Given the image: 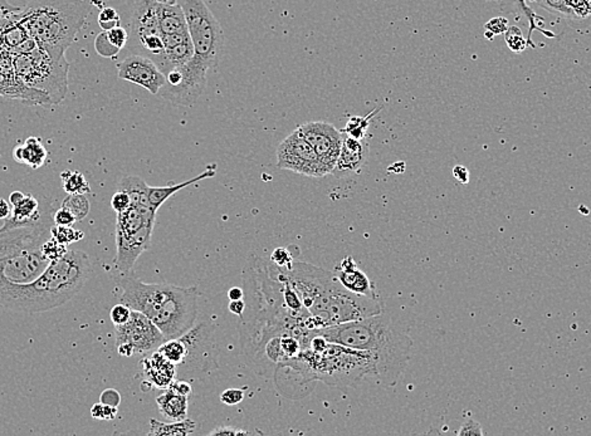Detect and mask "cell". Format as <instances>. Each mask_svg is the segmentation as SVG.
<instances>
[{
  "instance_id": "obj_1",
  "label": "cell",
  "mask_w": 591,
  "mask_h": 436,
  "mask_svg": "<svg viewBox=\"0 0 591 436\" xmlns=\"http://www.w3.org/2000/svg\"><path fill=\"white\" fill-rule=\"evenodd\" d=\"M282 269L297 289L316 330L361 320L384 311L380 297L352 293L333 272L296 260L290 268Z\"/></svg>"
},
{
  "instance_id": "obj_2",
  "label": "cell",
  "mask_w": 591,
  "mask_h": 436,
  "mask_svg": "<svg viewBox=\"0 0 591 436\" xmlns=\"http://www.w3.org/2000/svg\"><path fill=\"white\" fill-rule=\"evenodd\" d=\"M312 331L328 342L370 352L377 361L376 381L384 387L396 385L407 367L413 347V339L407 331L384 311L361 320Z\"/></svg>"
},
{
  "instance_id": "obj_3",
  "label": "cell",
  "mask_w": 591,
  "mask_h": 436,
  "mask_svg": "<svg viewBox=\"0 0 591 436\" xmlns=\"http://www.w3.org/2000/svg\"><path fill=\"white\" fill-rule=\"evenodd\" d=\"M310 333L300 356L286 363L300 386L322 381L328 386L354 388L368 377L377 380V361L370 352L328 342L314 331Z\"/></svg>"
},
{
  "instance_id": "obj_4",
  "label": "cell",
  "mask_w": 591,
  "mask_h": 436,
  "mask_svg": "<svg viewBox=\"0 0 591 436\" xmlns=\"http://www.w3.org/2000/svg\"><path fill=\"white\" fill-rule=\"evenodd\" d=\"M92 273L86 253L68 251L61 259L50 262L36 281L8 289L0 295V307L42 314L61 307L83 288Z\"/></svg>"
},
{
  "instance_id": "obj_5",
  "label": "cell",
  "mask_w": 591,
  "mask_h": 436,
  "mask_svg": "<svg viewBox=\"0 0 591 436\" xmlns=\"http://www.w3.org/2000/svg\"><path fill=\"white\" fill-rule=\"evenodd\" d=\"M120 302L148 316L165 339L181 337L195 325L197 287H178L167 283H145L130 274H121Z\"/></svg>"
},
{
  "instance_id": "obj_6",
  "label": "cell",
  "mask_w": 591,
  "mask_h": 436,
  "mask_svg": "<svg viewBox=\"0 0 591 436\" xmlns=\"http://www.w3.org/2000/svg\"><path fill=\"white\" fill-rule=\"evenodd\" d=\"M92 10L87 0H29L13 18L36 39L38 47L55 61L66 52Z\"/></svg>"
},
{
  "instance_id": "obj_7",
  "label": "cell",
  "mask_w": 591,
  "mask_h": 436,
  "mask_svg": "<svg viewBox=\"0 0 591 436\" xmlns=\"http://www.w3.org/2000/svg\"><path fill=\"white\" fill-rule=\"evenodd\" d=\"M155 211L150 204L131 203L116 218V257L113 265L121 274H130L136 260L151 246Z\"/></svg>"
},
{
  "instance_id": "obj_8",
  "label": "cell",
  "mask_w": 591,
  "mask_h": 436,
  "mask_svg": "<svg viewBox=\"0 0 591 436\" xmlns=\"http://www.w3.org/2000/svg\"><path fill=\"white\" fill-rule=\"evenodd\" d=\"M184 10L188 31L194 47L191 61L209 71L222 59L224 33L204 0H179Z\"/></svg>"
},
{
  "instance_id": "obj_9",
  "label": "cell",
  "mask_w": 591,
  "mask_h": 436,
  "mask_svg": "<svg viewBox=\"0 0 591 436\" xmlns=\"http://www.w3.org/2000/svg\"><path fill=\"white\" fill-rule=\"evenodd\" d=\"M67 59L55 61L38 47L29 55H17L14 61L15 76L29 88L46 93L52 105L62 102L67 93Z\"/></svg>"
},
{
  "instance_id": "obj_10",
  "label": "cell",
  "mask_w": 591,
  "mask_h": 436,
  "mask_svg": "<svg viewBox=\"0 0 591 436\" xmlns=\"http://www.w3.org/2000/svg\"><path fill=\"white\" fill-rule=\"evenodd\" d=\"M156 9L158 1L155 0H135L130 19L129 36L134 55H146L154 59L165 50Z\"/></svg>"
},
{
  "instance_id": "obj_11",
  "label": "cell",
  "mask_w": 591,
  "mask_h": 436,
  "mask_svg": "<svg viewBox=\"0 0 591 436\" xmlns=\"http://www.w3.org/2000/svg\"><path fill=\"white\" fill-rule=\"evenodd\" d=\"M208 69L190 61L183 67L174 68L165 76L167 82L158 96L174 106H193L203 94L208 82Z\"/></svg>"
},
{
  "instance_id": "obj_12",
  "label": "cell",
  "mask_w": 591,
  "mask_h": 436,
  "mask_svg": "<svg viewBox=\"0 0 591 436\" xmlns=\"http://www.w3.org/2000/svg\"><path fill=\"white\" fill-rule=\"evenodd\" d=\"M277 166L282 170H290L310 178H324L330 175L314 148L302 136L298 129H296L279 143L277 148Z\"/></svg>"
},
{
  "instance_id": "obj_13",
  "label": "cell",
  "mask_w": 591,
  "mask_h": 436,
  "mask_svg": "<svg viewBox=\"0 0 591 436\" xmlns=\"http://www.w3.org/2000/svg\"><path fill=\"white\" fill-rule=\"evenodd\" d=\"M50 263L41 248L0 258V295L8 289L36 281Z\"/></svg>"
},
{
  "instance_id": "obj_14",
  "label": "cell",
  "mask_w": 591,
  "mask_h": 436,
  "mask_svg": "<svg viewBox=\"0 0 591 436\" xmlns=\"http://www.w3.org/2000/svg\"><path fill=\"white\" fill-rule=\"evenodd\" d=\"M53 214L46 213L43 219L33 225L0 227V258L25 252L28 249L42 248L44 241L50 239V227H53Z\"/></svg>"
},
{
  "instance_id": "obj_15",
  "label": "cell",
  "mask_w": 591,
  "mask_h": 436,
  "mask_svg": "<svg viewBox=\"0 0 591 436\" xmlns=\"http://www.w3.org/2000/svg\"><path fill=\"white\" fill-rule=\"evenodd\" d=\"M115 330L116 344H131L136 353L141 355L154 352L167 341L154 322L135 309H132L130 320L121 326H115Z\"/></svg>"
},
{
  "instance_id": "obj_16",
  "label": "cell",
  "mask_w": 591,
  "mask_h": 436,
  "mask_svg": "<svg viewBox=\"0 0 591 436\" xmlns=\"http://www.w3.org/2000/svg\"><path fill=\"white\" fill-rule=\"evenodd\" d=\"M302 136L314 148L330 175L333 174L342 145V134L331 123L314 121L298 126Z\"/></svg>"
},
{
  "instance_id": "obj_17",
  "label": "cell",
  "mask_w": 591,
  "mask_h": 436,
  "mask_svg": "<svg viewBox=\"0 0 591 436\" xmlns=\"http://www.w3.org/2000/svg\"><path fill=\"white\" fill-rule=\"evenodd\" d=\"M213 331V325L203 322L197 326L191 327L189 331L181 336V339L186 346L188 355L183 366L179 367V372H191L197 370L204 371L209 365L216 363L214 356L211 355Z\"/></svg>"
},
{
  "instance_id": "obj_18",
  "label": "cell",
  "mask_w": 591,
  "mask_h": 436,
  "mask_svg": "<svg viewBox=\"0 0 591 436\" xmlns=\"http://www.w3.org/2000/svg\"><path fill=\"white\" fill-rule=\"evenodd\" d=\"M120 80H127L148 90L151 94H158L165 85L167 77L155 62L146 55H130L118 64Z\"/></svg>"
},
{
  "instance_id": "obj_19",
  "label": "cell",
  "mask_w": 591,
  "mask_h": 436,
  "mask_svg": "<svg viewBox=\"0 0 591 436\" xmlns=\"http://www.w3.org/2000/svg\"><path fill=\"white\" fill-rule=\"evenodd\" d=\"M342 134V132H341ZM370 148L368 142L356 140L342 134V145L333 174L338 178L350 176L361 171L369 160Z\"/></svg>"
},
{
  "instance_id": "obj_20",
  "label": "cell",
  "mask_w": 591,
  "mask_h": 436,
  "mask_svg": "<svg viewBox=\"0 0 591 436\" xmlns=\"http://www.w3.org/2000/svg\"><path fill=\"white\" fill-rule=\"evenodd\" d=\"M333 273L339 279V282L352 293L368 297H380L377 295L374 283L370 281L369 276L363 271L357 268L355 260L350 255L345 257L340 262L339 265H336Z\"/></svg>"
},
{
  "instance_id": "obj_21",
  "label": "cell",
  "mask_w": 591,
  "mask_h": 436,
  "mask_svg": "<svg viewBox=\"0 0 591 436\" xmlns=\"http://www.w3.org/2000/svg\"><path fill=\"white\" fill-rule=\"evenodd\" d=\"M140 363L146 381L156 388L165 390L175 381L178 375L176 366L162 356L158 350L151 352L150 356L144 357Z\"/></svg>"
},
{
  "instance_id": "obj_22",
  "label": "cell",
  "mask_w": 591,
  "mask_h": 436,
  "mask_svg": "<svg viewBox=\"0 0 591 436\" xmlns=\"http://www.w3.org/2000/svg\"><path fill=\"white\" fill-rule=\"evenodd\" d=\"M43 211L41 210V204L32 194H25L19 202L12 205V214L4 220L6 227H22L33 225L43 219Z\"/></svg>"
},
{
  "instance_id": "obj_23",
  "label": "cell",
  "mask_w": 591,
  "mask_h": 436,
  "mask_svg": "<svg viewBox=\"0 0 591 436\" xmlns=\"http://www.w3.org/2000/svg\"><path fill=\"white\" fill-rule=\"evenodd\" d=\"M13 157L20 165H28L33 170L46 165L48 159V151L44 148L42 140L36 136H31L25 143H19L13 148Z\"/></svg>"
},
{
  "instance_id": "obj_24",
  "label": "cell",
  "mask_w": 591,
  "mask_h": 436,
  "mask_svg": "<svg viewBox=\"0 0 591 436\" xmlns=\"http://www.w3.org/2000/svg\"><path fill=\"white\" fill-rule=\"evenodd\" d=\"M216 175V164H210L200 175L190 178V180L183 181L180 184L160 186V188H158V186H148V202H150V205H151V208L155 211H158V209L160 208L161 205L165 203L167 199H170L173 195H175L178 191L184 189V188H188L189 185L197 184L199 181L205 180V178H214Z\"/></svg>"
},
{
  "instance_id": "obj_25",
  "label": "cell",
  "mask_w": 591,
  "mask_h": 436,
  "mask_svg": "<svg viewBox=\"0 0 591 436\" xmlns=\"http://www.w3.org/2000/svg\"><path fill=\"white\" fill-rule=\"evenodd\" d=\"M156 404L161 415L170 421H181L188 419L189 398L174 391L172 387L165 388L156 398Z\"/></svg>"
},
{
  "instance_id": "obj_26",
  "label": "cell",
  "mask_w": 591,
  "mask_h": 436,
  "mask_svg": "<svg viewBox=\"0 0 591 436\" xmlns=\"http://www.w3.org/2000/svg\"><path fill=\"white\" fill-rule=\"evenodd\" d=\"M156 10H158V19H159L162 36L188 31L184 10L179 3L174 4V6H167V4L158 3Z\"/></svg>"
},
{
  "instance_id": "obj_27",
  "label": "cell",
  "mask_w": 591,
  "mask_h": 436,
  "mask_svg": "<svg viewBox=\"0 0 591 436\" xmlns=\"http://www.w3.org/2000/svg\"><path fill=\"white\" fill-rule=\"evenodd\" d=\"M195 428L197 425L190 419H185L181 421H172V423H161L156 419H151L148 435L186 436L193 434L195 431Z\"/></svg>"
},
{
  "instance_id": "obj_28",
  "label": "cell",
  "mask_w": 591,
  "mask_h": 436,
  "mask_svg": "<svg viewBox=\"0 0 591 436\" xmlns=\"http://www.w3.org/2000/svg\"><path fill=\"white\" fill-rule=\"evenodd\" d=\"M515 4L517 6L520 14L524 15L527 18V22H529V31H527V37H526L529 47L534 48V50L536 48V44L532 41V33L535 31H540L545 37H556L552 31H548L545 28V18L537 15L535 10H532L531 6H527V0H515Z\"/></svg>"
},
{
  "instance_id": "obj_29",
  "label": "cell",
  "mask_w": 591,
  "mask_h": 436,
  "mask_svg": "<svg viewBox=\"0 0 591 436\" xmlns=\"http://www.w3.org/2000/svg\"><path fill=\"white\" fill-rule=\"evenodd\" d=\"M118 190L126 191L130 195L131 203L150 204L148 185L139 176H125L121 178Z\"/></svg>"
},
{
  "instance_id": "obj_30",
  "label": "cell",
  "mask_w": 591,
  "mask_h": 436,
  "mask_svg": "<svg viewBox=\"0 0 591 436\" xmlns=\"http://www.w3.org/2000/svg\"><path fill=\"white\" fill-rule=\"evenodd\" d=\"M60 178H61L62 185H63V190L66 191L67 194H85V195H88L91 192L90 184L87 183L86 178L83 176L82 172L64 170V171L61 172Z\"/></svg>"
},
{
  "instance_id": "obj_31",
  "label": "cell",
  "mask_w": 591,
  "mask_h": 436,
  "mask_svg": "<svg viewBox=\"0 0 591 436\" xmlns=\"http://www.w3.org/2000/svg\"><path fill=\"white\" fill-rule=\"evenodd\" d=\"M158 351L170 363H174L176 366V369L183 366V363L186 360V355H188L186 346H185L184 341L181 339V337L167 339L164 344H161Z\"/></svg>"
},
{
  "instance_id": "obj_32",
  "label": "cell",
  "mask_w": 591,
  "mask_h": 436,
  "mask_svg": "<svg viewBox=\"0 0 591 436\" xmlns=\"http://www.w3.org/2000/svg\"><path fill=\"white\" fill-rule=\"evenodd\" d=\"M382 110V107L375 108L368 116H354L346 123L345 129H341V132L344 135L356 139V140H363L366 135H368V129H369L370 121L374 118L376 113Z\"/></svg>"
},
{
  "instance_id": "obj_33",
  "label": "cell",
  "mask_w": 591,
  "mask_h": 436,
  "mask_svg": "<svg viewBox=\"0 0 591 436\" xmlns=\"http://www.w3.org/2000/svg\"><path fill=\"white\" fill-rule=\"evenodd\" d=\"M62 206L67 208L77 221L83 220L91 209L90 200L85 194H68V197L62 202Z\"/></svg>"
},
{
  "instance_id": "obj_34",
  "label": "cell",
  "mask_w": 591,
  "mask_h": 436,
  "mask_svg": "<svg viewBox=\"0 0 591 436\" xmlns=\"http://www.w3.org/2000/svg\"><path fill=\"white\" fill-rule=\"evenodd\" d=\"M50 235H52L55 239L58 240L60 243H62V244H64V246H69V244L77 243V241H80V240L85 238V233H83V232H81V230L74 229L72 225H71V227L53 225V227H50Z\"/></svg>"
},
{
  "instance_id": "obj_35",
  "label": "cell",
  "mask_w": 591,
  "mask_h": 436,
  "mask_svg": "<svg viewBox=\"0 0 591 436\" xmlns=\"http://www.w3.org/2000/svg\"><path fill=\"white\" fill-rule=\"evenodd\" d=\"M538 6L546 9L548 12L554 13L557 15H562L565 18L579 19L567 0H535Z\"/></svg>"
},
{
  "instance_id": "obj_36",
  "label": "cell",
  "mask_w": 591,
  "mask_h": 436,
  "mask_svg": "<svg viewBox=\"0 0 591 436\" xmlns=\"http://www.w3.org/2000/svg\"><path fill=\"white\" fill-rule=\"evenodd\" d=\"M503 36H505L507 47L515 53H522L529 47L527 39L524 38L522 31L518 28L517 25H510Z\"/></svg>"
},
{
  "instance_id": "obj_37",
  "label": "cell",
  "mask_w": 591,
  "mask_h": 436,
  "mask_svg": "<svg viewBox=\"0 0 591 436\" xmlns=\"http://www.w3.org/2000/svg\"><path fill=\"white\" fill-rule=\"evenodd\" d=\"M41 251L43 253L46 258L48 259L50 262H53V260L61 259L68 252V248L67 246H64V244L60 243L58 240L55 239L53 237H50V239L44 241Z\"/></svg>"
},
{
  "instance_id": "obj_38",
  "label": "cell",
  "mask_w": 591,
  "mask_h": 436,
  "mask_svg": "<svg viewBox=\"0 0 591 436\" xmlns=\"http://www.w3.org/2000/svg\"><path fill=\"white\" fill-rule=\"evenodd\" d=\"M99 25L102 31H109L121 25V18L113 8H104L99 14Z\"/></svg>"
},
{
  "instance_id": "obj_39",
  "label": "cell",
  "mask_w": 591,
  "mask_h": 436,
  "mask_svg": "<svg viewBox=\"0 0 591 436\" xmlns=\"http://www.w3.org/2000/svg\"><path fill=\"white\" fill-rule=\"evenodd\" d=\"M270 262L279 268H290L295 262V254L291 252V248H276L272 252Z\"/></svg>"
},
{
  "instance_id": "obj_40",
  "label": "cell",
  "mask_w": 591,
  "mask_h": 436,
  "mask_svg": "<svg viewBox=\"0 0 591 436\" xmlns=\"http://www.w3.org/2000/svg\"><path fill=\"white\" fill-rule=\"evenodd\" d=\"M95 50L96 52L99 53V55H102V57H107V58H110V57H115V55H118L120 50L118 48H115L111 43H110V41H109V38H107V31H102V33H99L97 38H96V41H95Z\"/></svg>"
},
{
  "instance_id": "obj_41",
  "label": "cell",
  "mask_w": 591,
  "mask_h": 436,
  "mask_svg": "<svg viewBox=\"0 0 591 436\" xmlns=\"http://www.w3.org/2000/svg\"><path fill=\"white\" fill-rule=\"evenodd\" d=\"M118 414V407H113V406L105 405L102 402L95 404L91 409V416L96 420H113L116 419Z\"/></svg>"
},
{
  "instance_id": "obj_42",
  "label": "cell",
  "mask_w": 591,
  "mask_h": 436,
  "mask_svg": "<svg viewBox=\"0 0 591 436\" xmlns=\"http://www.w3.org/2000/svg\"><path fill=\"white\" fill-rule=\"evenodd\" d=\"M131 312L132 309L125 304V303H118L116 306H113L110 311V318H111L112 323L115 326H121L123 323H126L131 317Z\"/></svg>"
},
{
  "instance_id": "obj_43",
  "label": "cell",
  "mask_w": 591,
  "mask_h": 436,
  "mask_svg": "<svg viewBox=\"0 0 591 436\" xmlns=\"http://www.w3.org/2000/svg\"><path fill=\"white\" fill-rule=\"evenodd\" d=\"M107 38L115 48L121 50L129 42V33L120 25V27H116L111 31H107Z\"/></svg>"
},
{
  "instance_id": "obj_44",
  "label": "cell",
  "mask_w": 591,
  "mask_h": 436,
  "mask_svg": "<svg viewBox=\"0 0 591 436\" xmlns=\"http://www.w3.org/2000/svg\"><path fill=\"white\" fill-rule=\"evenodd\" d=\"M508 19L503 18V17H497V18L491 19L488 20L485 24V31H491L493 36H501L505 34L507 29H508Z\"/></svg>"
},
{
  "instance_id": "obj_45",
  "label": "cell",
  "mask_w": 591,
  "mask_h": 436,
  "mask_svg": "<svg viewBox=\"0 0 591 436\" xmlns=\"http://www.w3.org/2000/svg\"><path fill=\"white\" fill-rule=\"evenodd\" d=\"M244 399L243 388H229L221 395V401L228 406H235L240 404Z\"/></svg>"
},
{
  "instance_id": "obj_46",
  "label": "cell",
  "mask_w": 591,
  "mask_h": 436,
  "mask_svg": "<svg viewBox=\"0 0 591 436\" xmlns=\"http://www.w3.org/2000/svg\"><path fill=\"white\" fill-rule=\"evenodd\" d=\"M131 205V199L126 191L118 190L111 197L112 209L116 213H121L123 210L127 209Z\"/></svg>"
},
{
  "instance_id": "obj_47",
  "label": "cell",
  "mask_w": 591,
  "mask_h": 436,
  "mask_svg": "<svg viewBox=\"0 0 591 436\" xmlns=\"http://www.w3.org/2000/svg\"><path fill=\"white\" fill-rule=\"evenodd\" d=\"M76 218L74 214L64 206H62L60 209L55 211L53 214V223L55 225H62V227H71L76 223Z\"/></svg>"
},
{
  "instance_id": "obj_48",
  "label": "cell",
  "mask_w": 591,
  "mask_h": 436,
  "mask_svg": "<svg viewBox=\"0 0 591 436\" xmlns=\"http://www.w3.org/2000/svg\"><path fill=\"white\" fill-rule=\"evenodd\" d=\"M99 402L105 405L118 407L121 404V393L115 388H106L105 391L99 395Z\"/></svg>"
},
{
  "instance_id": "obj_49",
  "label": "cell",
  "mask_w": 591,
  "mask_h": 436,
  "mask_svg": "<svg viewBox=\"0 0 591 436\" xmlns=\"http://www.w3.org/2000/svg\"><path fill=\"white\" fill-rule=\"evenodd\" d=\"M458 435H485V431L482 430L480 424L468 419L458 431Z\"/></svg>"
},
{
  "instance_id": "obj_50",
  "label": "cell",
  "mask_w": 591,
  "mask_h": 436,
  "mask_svg": "<svg viewBox=\"0 0 591 436\" xmlns=\"http://www.w3.org/2000/svg\"><path fill=\"white\" fill-rule=\"evenodd\" d=\"M253 433L246 430H238L230 426H218L216 429L211 431L209 435H252Z\"/></svg>"
},
{
  "instance_id": "obj_51",
  "label": "cell",
  "mask_w": 591,
  "mask_h": 436,
  "mask_svg": "<svg viewBox=\"0 0 591 436\" xmlns=\"http://www.w3.org/2000/svg\"><path fill=\"white\" fill-rule=\"evenodd\" d=\"M169 387H172L174 391H176V393H180V395L188 396V398H189L191 393H193V387H191L190 384H189V382L184 381V380H175V381H174Z\"/></svg>"
},
{
  "instance_id": "obj_52",
  "label": "cell",
  "mask_w": 591,
  "mask_h": 436,
  "mask_svg": "<svg viewBox=\"0 0 591 436\" xmlns=\"http://www.w3.org/2000/svg\"><path fill=\"white\" fill-rule=\"evenodd\" d=\"M22 8L13 6L8 0H0V19L8 18L14 13L19 12Z\"/></svg>"
},
{
  "instance_id": "obj_53",
  "label": "cell",
  "mask_w": 591,
  "mask_h": 436,
  "mask_svg": "<svg viewBox=\"0 0 591 436\" xmlns=\"http://www.w3.org/2000/svg\"><path fill=\"white\" fill-rule=\"evenodd\" d=\"M453 175H454V178H456L457 181H459L461 184H468L469 171L467 170V167H464V166L462 165H457L456 167L453 169Z\"/></svg>"
},
{
  "instance_id": "obj_54",
  "label": "cell",
  "mask_w": 591,
  "mask_h": 436,
  "mask_svg": "<svg viewBox=\"0 0 591 436\" xmlns=\"http://www.w3.org/2000/svg\"><path fill=\"white\" fill-rule=\"evenodd\" d=\"M229 311L235 316L242 317L244 311H246V302L243 300H237V301H230L229 303Z\"/></svg>"
},
{
  "instance_id": "obj_55",
  "label": "cell",
  "mask_w": 591,
  "mask_h": 436,
  "mask_svg": "<svg viewBox=\"0 0 591 436\" xmlns=\"http://www.w3.org/2000/svg\"><path fill=\"white\" fill-rule=\"evenodd\" d=\"M12 214V205L4 199H0V219L6 220Z\"/></svg>"
},
{
  "instance_id": "obj_56",
  "label": "cell",
  "mask_w": 591,
  "mask_h": 436,
  "mask_svg": "<svg viewBox=\"0 0 591 436\" xmlns=\"http://www.w3.org/2000/svg\"><path fill=\"white\" fill-rule=\"evenodd\" d=\"M116 349H118V355L123 357H131L135 355L136 352L134 350V347L129 344H116Z\"/></svg>"
},
{
  "instance_id": "obj_57",
  "label": "cell",
  "mask_w": 591,
  "mask_h": 436,
  "mask_svg": "<svg viewBox=\"0 0 591 436\" xmlns=\"http://www.w3.org/2000/svg\"><path fill=\"white\" fill-rule=\"evenodd\" d=\"M228 298L230 301L243 300L244 298V290L239 287H233V288L229 289Z\"/></svg>"
},
{
  "instance_id": "obj_58",
  "label": "cell",
  "mask_w": 591,
  "mask_h": 436,
  "mask_svg": "<svg viewBox=\"0 0 591 436\" xmlns=\"http://www.w3.org/2000/svg\"><path fill=\"white\" fill-rule=\"evenodd\" d=\"M155 1H158L160 4H167V6H174V4L179 3V0H155Z\"/></svg>"
},
{
  "instance_id": "obj_59",
  "label": "cell",
  "mask_w": 591,
  "mask_h": 436,
  "mask_svg": "<svg viewBox=\"0 0 591 436\" xmlns=\"http://www.w3.org/2000/svg\"><path fill=\"white\" fill-rule=\"evenodd\" d=\"M485 37H486L488 41H493V38H494V36H493L491 31H485Z\"/></svg>"
},
{
  "instance_id": "obj_60",
  "label": "cell",
  "mask_w": 591,
  "mask_h": 436,
  "mask_svg": "<svg viewBox=\"0 0 591 436\" xmlns=\"http://www.w3.org/2000/svg\"><path fill=\"white\" fill-rule=\"evenodd\" d=\"M485 1H502V0H485Z\"/></svg>"
}]
</instances>
